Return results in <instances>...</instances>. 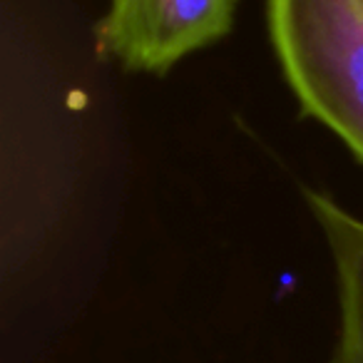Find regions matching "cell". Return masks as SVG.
Listing matches in <instances>:
<instances>
[{
	"label": "cell",
	"mask_w": 363,
	"mask_h": 363,
	"mask_svg": "<svg viewBox=\"0 0 363 363\" xmlns=\"http://www.w3.org/2000/svg\"><path fill=\"white\" fill-rule=\"evenodd\" d=\"M267 23L303 115L363 162V0H267Z\"/></svg>",
	"instance_id": "obj_1"
},
{
	"label": "cell",
	"mask_w": 363,
	"mask_h": 363,
	"mask_svg": "<svg viewBox=\"0 0 363 363\" xmlns=\"http://www.w3.org/2000/svg\"><path fill=\"white\" fill-rule=\"evenodd\" d=\"M239 0H110L97 45L130 72L164 75L179 60L227 38Z\"/></svg>",
	"instance_id": "obj_2"
},
{
	"label": "cell",
	"mask_w": 363,
	"mask_h": 363,
	"mask_svg": "<svg viewBox=\"0 0 363 363\" xmlns=\"http://www.w3.org/2000/svg\"><path fill=\"white\" fill-rule=\"evenodd\" d=\"M326 237L338 289V338L328 363H363V219L321 192H306Z\"/></svg>",
	"instance_id": "obj_3"
}]
</instances>
